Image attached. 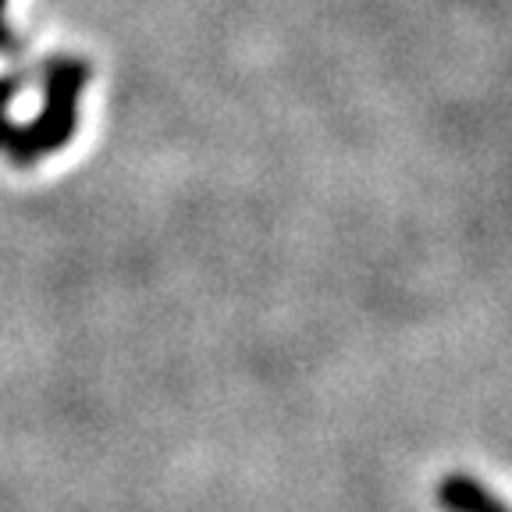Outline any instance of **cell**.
<instances>
[{
    "mask_svg": "<svg viewBox=\"0 0 512 512\" xmlns=\"http://www.w3.org/2000/svg\"><path fill=\"white\" fill-rule=\"evenodd\" d=\"M438 502L445 512H509L498 495H491L470 473H445L438 484Z\"/></svg>",
    "mask_w": 512,
    "mask_h": 512,
    "instance_id": "6da1fadb",
    "label": "cell"
}]
</instances>
